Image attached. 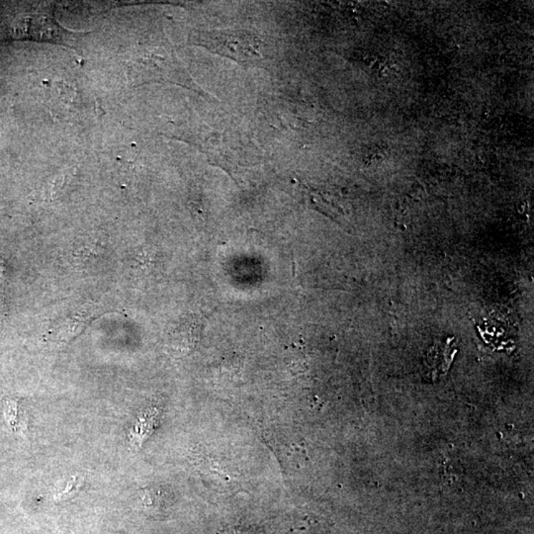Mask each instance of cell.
<instances>
[{"label":"cell","instance_id":"1","mask_svg":"<svg viewBox=\"0 0 534 534\" xmlns=\"http://www.w3.org/2000/svg\"><path fill=\"white\" fill-rule=\"evenodd\" d=\"M201 37L203 45L213 53L231 58L241 65H254L263 60V44L251 33L226 30L203 33Z\"/></svg>","mask_w":534,"mask_h":534},{"label":"cell","instance_id":"2","mask_svg":"<svg viewBox=\"0 0 534 534\" xmlns=\"http://www.w3.org/2000/svg\"><path fill=\"white\" fill-rule=\"evenodd\" d=\"M91 312L81 311L58 323L56 330H53V340H57L58 342H70L71 338L76 337L83 330L91 319Z\"/></svg>","mask_w":534,"mask_h":534},{"label":"cell","instance_id":"3","mask_svg":"<svg viewBox=\"0 0 534 534\" xmlns=\"http://www.w3.org/2000/svg\"><path fill=\"white\" fill-rule=\"evenodd\" d=\"M85 484V478L81 476H75L68 483L67 487L63 489V492L57 496L58 500H63V498H67L70 496L75 494L83 488Z\"/></svg>","mask_w":534,"mask_h":534},{"label":"cell","instance_id":"4","mask_svg":"<svg viewBox=\"0 0 534 534\" xmlns=\"http://www.w3.org/2000/svg\"><path fill=\"white\" fill-rule=\"evenodd\" d=\"M6 277V266L4 259L0 258V284L4 283Z\"/></svg>","mask_w":534,"mask_h":534}]
</instances>
